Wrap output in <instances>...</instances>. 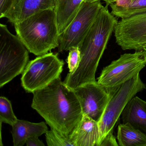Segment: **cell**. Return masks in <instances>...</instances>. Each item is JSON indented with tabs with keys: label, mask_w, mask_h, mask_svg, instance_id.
<instances>
[{
	"label": "cell",
	"mask_w": 146,
	"mask_h": 146,
	"mask_svg": "<svg viewBox=\"0 0 146 146\" xmlns=\"http://www.w3.org/2000/svg\"><path fill=\"white\" fill-rule=\"evenodd\" d=\"M33 94L31 107L51 128L70 137L83 116L80 102L73 89L59 77Z\"/></svg>",
	"instance_id": "cell-1"
},
{
	"label": "cell",
	"mask_w": 146,
	"mask_h": 146,
	"mask_svg": "<svg viewBox=\"0 0 146 146\" xmlns=\"http://www.w3.org/2000/svg\"><path fill=\"white\" fill-rule=\"evenodd\" d=\"M106 5L101 10L79 47L81 60L74 73H69L64 81L74 89L88 83L95 82V75L99 62L114 32L118 21Z\"/></svg>",
	"instance_id": "cell-2"
},
{
	"label": "cell",
	"mask_w": 146,
	"mask_h": 146,
	"mask_svg": "<svg viewBox=\"0 0 146 146\" xmlns=\"http://www.w3.org/2000/svg\"><path fill=\"white\" fill-rule=\"evenodd\" d=\"M14 26L17 35L29 52L36 56L58 47L60 35L54 10L38 13Z\"/></svg>",
	"instance_id": "cell-3"
},
{
	"label": "cell",
	"mask_w": 146,
	"mask_h": 146,
	"mask_svg": "<svg viewBox=\"0 0 146 146\" xmlns=\"http://www.w3.org/2000/svg\"><path fill=\"white\" fill-rule=\"evenodd\" d=\"M29 52L17 36L0 24V88L23 73L29 62Z\"/></svg>",
	"instance_id": "cell-4"
},
{
	"label": "cell",
	"mask_w": 146,
	"mask_h": 146,
	"mask_svg": "<svg viewBox=\"0 0 146 146\" xmlns=\"http://www.w3.org/2000/svg\"><path fill=\"white\" fill-rule=\"evenodd\" d=\"M64 62L58 54L48 53L29 61L22 73L21 83L28 93L43 88L58 78L63 70Z\"/></svg>",
	"instance_id": "cell-5"
},
{
	"label": "cell",
	"mask_w": 146,
	"mask_h": 146,
	"mask_svg": "<svg viewBox=\"0 0 146 146\" xmlns=\"http://www.w3.org/2000/svg\"><path fill=\"white\" fill-rule=\"evenodd\" d=\"M146 89L139 74L117 87L112 96L99 123L100 143L113 128L128 102L138 92ZM99 144V146H100Z\"/></svg>",
	"instance_id": "cell-6"
},
{
	"label": "cell",
	"mask_w": 146,
	"mask_h": 146,
	"mask_svg": "<svg viewBox=\"0 0 146 146\" xmlns=\"http://www.w3.org/2000/svg\"><path fill=\"white\" fill-rule=\"evenodd\" d=\"M146 66L143 50L124 54L103 69L97 82L106 88H117L139 74Z\"/></svg>",
	"instance_id": "cell-7"
},
{
	"label": "cell",
	"mask_w": 146,
	"mask_h": 146,
	"mask_svg": "<svg viewBox=\"0 0 146 146\" xmlns=\"http://www.w3.org/2000/svg\"><path fill=\"white\" fill-rule=\"evenodd\" d=\"M103 7L100 1L93 3L83 2L75 18L60 35L59 52L79 46Z\"/></svg>",
	"instance_id": "cell-8"
},
{
	"label": "cell",
	"mask_w": 146,
	"mask_h": 146,
	"mask_svg": "<svg viewBox=\"0 0 146 146\" xmlns=\"http://www.w3.org/2000/svg\"><path fill=\"white\" fill-rule=\"evenodd\" d=\"M117 88H106L95 81L83 84L73 90L80 102L83 114L99 123Z\"/></svg>",
	"instance_id": "cell-9"
},
{
	"label": "cell",
	"mask_w": 146,
	"mask_h": 146,
	"mask_svg": "<svg viewBox=\"0 0 146 146\" xmlns=\"http://www.w3.org/2000/svg\"><path fill=\"white\" fill-rule=\"evenodd\" d=\"M114 33L123 50H143L146 45V13L118 21Z\"/></svg>",
	"instance_id": "cell-10"
},
{
	"label": "cell",
	"mask_w": 146,
	"mask_h": 146,
	"mask_svg": "<svg viewBox=\"0 0 146 146\" xmlns=\"http://www.w3.org/2000/svg\"><path fill=\"white\" fill-rule=\"evenodd\" d=\"M55 0H16L6 18L13 24L38 13L54 10Z\"/></svg>",
	"instance_id": "cell-11"
},
{
	"label": "cell",
	"mask_w": 146,
	"mask_h": 146,
	"mask_svg": "<svg viewBox=\"0 0 146 146\" xmlns=\"http://www.w3.org/2000/svg\"><path fill=\"white\" fill-rule=\"evenodd\" d=\"M74 146H99L100 133L98 122L86 115L70 136Z\"/></svg>",
	"instance_id": "cell-12"
},
{
	"label": "cell",
	"mask_w": 146,
	"mask_h": 146,
	"mask_svg": "<svg viewBox=\"0 0 146 146\" xmlns=\"http://www.w3.org/2000/svg\"><path fill=\"white\" fill-rule=\"evenodd\" d=\"M121 123L128 124L146 135V102L134 96L120 116Z\"/></svg>",
	"instance_id": "cell-13"
},
{
	"label": "cell",
	"mask_w": 146,
	"mask_h": 146,
	"mask_svg": "<svg viewBox=\"0 0 146 146\" xmlns=\"http://www.w3.org/2000/svg\"><path fill=\"white\" fill-rule=\"evenodd\" d=\"M12 126L14 146H23L30 137H39L48 130L46 124L44 122L35 123L18 119Z\"/></svg>",
	"instance_id": "cell-14"
},
{
	"label": "cell",
	"mask_w": 146,
	"mask_h": 146,
	"mask_svg": "<svg viewBox=\"0 0 146 146\" xmlns=\"http://www.w3.org/2000/svg\"><path fill=\"white\" fill-rule=\"evenodd\" d=\"M84 0H55L54 10L60 35L75 18Z\"/></svg>",
	"instance_id": "cell-15"
},
{
	"label": "cell",
	"mask_w": 146,
	"mask_h": 146,
	"mask_svg": "<svg viewBox=\"0 0 146 146\" xmlns=\"http://www.w3.org/2000/svg\"><path fill=\"white\" fill-rule=\"evenodd\" d=\"M117 139L120 146H146V135L128 124L119 125Z\"/></svg>",
	"instance_id": "cell-16"
},
{
	"label": "cell",
	"mask_w": 146,
	"mask_h": 146,
	"mask_svg": "<svg viewBox=\"0 0 146 146\" xmlns=\"http://www.w3.org/2000/svg\"><path fill=\"white\" fill-rule=\"evenodd\" d=\"M112 14L121 19L146 13V0H131L123 6L109 5Z\"/></svg>",
	"instance_id": "cell-17"
},
{
	"label": "cell",
	"mask_w": 146,
	"mask_h": 146,
	"mask_svg": "<svg viewBox=\"0 0 146 146\" xmlns=\"http://www.w3.org/2000/svg\"><path fill=\"white\" fill-rule=\"evenodd\" d=\"M0 119L2 123L13 125L18 120L13 110L11 102L6 97H0Z\"/></svg>",
	"instance_id": "cell-18"
},
{
	"label": "cell",
	"mask_w": 146,
	"mask_h": 146,
	"mask_svg": "<svg viewBox=\"0 0 146 146\" xmlns=\"http://www.w3.org/2000/svg\"><path fill=\"white\" fill-rule=\"evenodd\" d=\"M46 141L48 146H74L70 137L51 128L46 133Z\"/></svg>",
	"instance_id": "cell-19"
},
{
	"label": "cell",
	"mask_w": 146,
	"mask_h": 146,
	"mask_svg": "<svg viewBox=\"0 0 146 146\" xmlns=\"http://www.w3.org/2000/svg\"><path fill=\"white\" fill-rule=\"evenodd\" d=\"M81 60V53L78 47H73L69 50V54L67 59L69 73H74L78 68Z\"/></svg>",
	"instance_id": "cell-20"
},
{
	"label": "cell",
	"mask_w": 146,
	"mask_h": 146,
	"mask_svg": "<svg viewBox=\"0 0 146 146\" xmlns=\"http://www.w3.org/2000/svg\"><path fill=\"white\" fill-rule=\"evenodd\" d=\"M16 0H0V18L5 17Z\"/></svg>",
	"instance_id": "cell-21"
},
{
	"label": "cell",
	"mask_w": 146,
	"mask_h": 146,
	"mask_svg": "<svg viewBox=\"0 0 146 146\" xmlns=\"http://www.w3.org/2000/svg\"><path fill=\"white\" fill-rule=\"evenodd\" d=\"M118 145L115 139V137L113 136V131L108 133L100 144V146H117Z\"/></svg>",
	"instance_id": "cell-22"
},
{
	"label": "cell",
	"mask_w": 146,
	"mask_h": 146,
	"mask_svg": "<svg viewBox=\"0 0 146 146\" xmlns=\"http://www.w3.org/2000/svg\"><path fill=\"white\" fill-rule=\"evenodd\" d=\"M27 146H44L45 144L40 140L38 137H30L26 142Z\"/></svg>",
	"instance_id": "cell-23"
},
{
	"label": "cell",
	"mask_w": 146,
	"mask_h": 146,
	"mask_svg": "<svg viewBox=\"0 0 146 146\" xmlns=\"http://www.w3.org/2000/svg\"><path fill=\"white\" fill-rule=\"evenodd\" d=\"M101 1H105L106 2V5L109 6L110 4L114 2V1H116L117 0H101Z\"/></svg>",
	"instance_id": "cell-24"
},
{
	"label": "cell",
	"mask_w": 146,
	"mask_h": 146,
	"mask_svg": "<svg viewBox=\"0 0 146 146\" xmlns=\"http://www.w3.org/2000/svg\"><path fill=\"white\" fill-rule=\"evenodd\" d=\"M101 0H84V2L87 3H93Z\"/></svg>",
	"instance_id": "cell-25"
},
{
	"label": "cell",
	"mask_w": 146,
	"mask_h": 146,
	"mask_svg": "<svg viewBox=\"0 0 146 146\" xmlns=\"http://www.w3.org/2000/svg\"><path fill=\"white\" fill-rule=\"evenodd\" d=\"M143 51H145L146 53V45L143 47Z\"/></svg>",
	"instance_id": "cell-26"
}]
</instances>
